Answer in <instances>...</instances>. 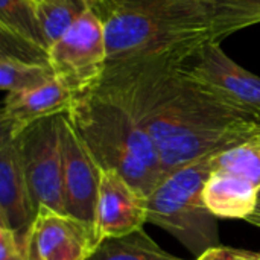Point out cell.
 Listing matches in <instances>:
<instances>
[{"label": "cell", "mask_w": 260, "mask_h": 260, "mask_svg": "<svg viewBox=\"0 0 260 260\" xmlns=\"http://www.w3.org/2000/svg\"><path fill=\"white\" fill-rule=\"evenodd\" d=\"M213 155L166 174L148 195V222L166 230L195 257L221 245L218 218L203 201Z\"/></svg>", "instance_id": "obj_4"}, {"label": "cell", "mask_w": 260, "mask_h": 260, "mask_svg": "<svg viewBox=\"0 0 260 260\" xmlns=\"http://www.w3.org/2000/svg\"><path fill=\"white\" fill-rule=\"evenodd\" d=\"M107 37L102 20L90 9L50 46L47 64L76 96L94 87L107 69Z\"/></svg>", "instance_id": "obj_6"}, {"label": "cell", "mask_w": 260, "mask_h": 260, "mask_svg": "<svg viewBox=\"0 0 260 260\" xmlns=\"http://www.w3.org/2000/svg\"><path fill=\"white\" fill-rule=\"evenodd\" d=\"M20 241L23 260H88L101 245L94 227L44 206Z\"/></svg>", "instance_id": "obj_7"}, {"label": "cell", "mask_w": 260, "mask_h": 260, "mask_svg": "<svg viewBox=\"0 0 260 260\" xmlns=\"http://www.w3.org/2000/svg\"><path fill=\"white\" fill-rule=\"evenodd\" d=\"M195 260H260V253L219 245L207 250L200 257H195Z\"/></svg>", "instance_id": "obj_20"}, {"label": "cell", "mask_w": 260, "mask_h": 260, "mask_svg": "<svg viewBox=\"0 0 260 260\" xmlns=\"http://www.w3.org/2000/svg\"><path fill=\"white\" fill-rule=\"evenodd\" d=\"M35 215L18 142L0 139V222L21 236Z\"/></svg>", "instance_id": "obj_12"}, {"label": "cell", "mask_w": 260, "mask_h": 260, "mask_svg": "<svg viewBox=\"0 0 260 260\" xmlns=\"http://www.w3.org/2000/svg\"><path fill=\"white\" fill-rule=\"evenodd\" d=\"M90 11V0H43L38 15L49 46L61 40L67 30ZM50 49V47H49Z\"/></svg>", "instance_id": "obj_18"}, {"label": "cell", "mask_w": 260, "mask_h": 260, "mask_svg": "<svg viewBox=\"0 0 260 260\" xmlns=\"http://www.w3.org/2000/svg\"><path fill=\"white\" fill-rule=\"evenodd\" d=\"M61 152L66 215L94 227L101 168L78 136L67 113L61 114Z\"/></svg>", "instance_id": "obj_9"}, {"label": "cell", "mask_w": 260, "mask_h": 260, "mask_svg": "<svg viewBox=\"0 0 260 260\" xmlns=\"http://www.w3.org/2000/svg\"><path fill=\"white\" fill-rule=\"evenodd\" d=\"M245 221L250 222V224H253V225H256V227H260V201L259 204H257V207H256V210Z\"/></svg>", "instance_id": "obj_22"}, {"label": "cell", "mask_w": 260, "mask_h": 260, "mask_svg": "<svg viewBox=\"0 0 260 260\" xmlns=\"http://www.w3.org/2000/svg\"><path fill=\"white\" fill-rule=\"evenodd\" d=\"M259 23L260 0H213V40L216 43Z\"/></svg>", "instance_id": "obj_17"}, {"label": "cell", "mask_w": 260, "mask_h": 260, "mask_svg": "<svg viewBox=\"0 0 260 260\" xmlns=\"http://www.w3.org/2000/svg\"><path fill=\"white\" fill-rule=\"evenodd\" d=\"M107 37V67L151 59L187 64L213 40V0H90Z\"/></svg>", "instance_id": "obj_2"}, {"label": "cell", "mask_w": 260, "mask_h": 260, "mask_svg": "<svg viewBox=\"0 0 260 260\" xmlns=\"http://www.w3.org/2000/svg\"><path fill=\"white\" fill-rule=\"evenodd\" d=\"M259 198L260 189L253 183L213 169L203 189V201L218 219H247L256 210Z\"/></svg>", "instance_id": "obj_13"}, {"label": "cell", "mask_w": 260, "mask_h": 260, "mask_svg": "<svg viewBox=\"0 0 260 260\" xmlns=\"http://www.w3.org/2000/svg\"><path fill=\"white\" fill-rule=\"evenodd\" d=\"M213 171L238 175L260 189V140L253 139L213 155Z\"/></svg>", "instance_id": "obj_19"}, {"label": "cell", "mask_w": 260, "mask_h": 260, "mask_svg": "<svg viewBox=\"0 0 260 260\" xmlns=\"http://www.w3.org/2000/svg\"><path fill=\"white\" fill-rule=\"evenodd\" d=\"M20 250V236L0 222V260H6Z\"/></svg>", "instance_id": "obj_21"}, {"label": "cell", "mask_w": 260, "mask_h": 260, "mask_svg": "<svg viewBox=\"0 0 260 260\" xmlns=\"http://www.w3.org/2000/svg\"><path fill=\"white\" fill-rule=\"evenodd\" d=\"M37 2H38V3H40V2H43V0H37Z\"/></svg>", "instance_id": "obj_24"}, {"label": "cell", "mask_w": 260, "mask_h": 260, "mask_svg": "<svg viewBox=\"0 0 260 260\" xmlns=\"http://www.w3.org/2000/svg\"><path fill=\"white\" fill-rule=\"evenodd\" d=\"M104 76L128 91L155 145L163 177L259 137V119L203 84L186 64L151 59L108 66Z\"/></svg>", "instance_id": "obj_1"}, {"label": "cell", "mask_w": 260, "mask_h": 260, "mask_svg": "<svg viewBox=\"0 0 260 260\" xmlns=\"http://www.w3.org/2000/svg\"><path fill=\"white\" fill-rule=\"evenodd\" d=\"M259 201H260V198H259Z\"/></svg>", "instance_id": "obj_25"}, {"label": "cell", "mask_w": 260, "mask_h": 260, "mask_svg": "<svg viewBox=\"0 0 260 260\" xmlns=\"http://www.w3.org/2000/svg\"><path fill=\"white\" fill-rule=\"evenodd\" d=\"M259 140H260V119H259Z\"/></svg>", "instance_id": "obj_23"}, {"label": "cell", "mask_w": 260, "mask_h": 260, "mask_svg": "<svg viewBox=\"0 0 260 260\" xmlns=\"http://www.w3.org/2000/svg\"><path fill=\"white\" fill-rule=\"evenodd\" d=\"M2 35L14 38L47 58L49 43L44 35L37 0H0Z\"/></svg>", "instance_id": "obj_14"}, {"label": "cell", "mask_w": 260, "mask_h": 260, "mask_svg": "<svg viewBox=\"0 0 260 260\" xmlns=\"http://www.w3.org/2000/svg\"><path fill=\"white\" fill-rule=\"evenodd\" d=\"M67 116L99 168L117 169L146 195L160 183L163 169L155 145L117 81L102 76L75 98Z\"/></svg>", "instance_id": "obj_3"}, {"label": "cell", "mask_w": 260, "mask_h": 260, "mask_svg": "<svg viewBox=\"0 0 260 260\" xmlns=\"http://www.w3.org/2000/svg\"><path fill=\"white\" fill-rule=\"evenodd\" d=\"M75 98L58 78L34 90L8 93L0 116V139H15L37 120L67 113Z\"/></svg>", "instance_id": "obj_11"}, {"label": "cell", "mask_w": 260, "mask_h": 260, "mask_svg": "<svg viewBox=\"0 0 260 260\" xmlns=\"http://www.w3.org/2000/svg\"><path fill=\"white\" fill-rule=\"evenodd\" d=\"M56 79L47 62L27 61L11 55L0 58V87L8 93L34 90Z\"/></svg>", "instance_id": "obj_16"}, {"label": "cell", "mask_w": 260, "mask_h": 260, "mask_svg": "<svg viewBox=\"0 0 260 260\" xmlns=\"http://www.w3.org/2000/svg\"><path fill=\"white\" fill-rule=\"evenodd\" d=\"M186 67L225 101L260 119V78L235 62L221 43L204 46Z\"/></svg>", "instance_id": "obj_10"}, {"label": "cell", "mask_w": 260, "mask_h": 260, "mask_svg": "<svg viewBox=\"0 0 260 260\" xmlns=\"http://www.w3.org/2000/svg\"><path fill=\"white\" fill-rule=\"evenodd\" d=\"M148 222V195L117 169L101 168L94 233L99 244L142 230Z\"/></svg>", "instance_id": "obj_8"}, {"label": "cell", "mask_w": 260, "mask_h": 260, "mask_svg": "<svg viewBox=\"0 0 260 260\" xmlns=\"http://www.w3.org/2000/svg\"><path fill=\"white\" fill-rule=\"evenodd\" d=\"M88 260H184L166 253L146 232L137 230L122 238L104 241Z\"/></svg>", "instance_id": "obj_15"}, {"label": "cell", "mask_w": 260, "mask_h": 260, "mask_svg": "<svg viewBox=\"0 0 260 260\" xmlns=\"http://www.w3.org/2000/svg\"><path fill=\"white\" fill-rule=\"evenodd\" d=\"M61 114L37 120L15 137L35 210L44 206L58 213H66Z\"/></svg>", "instance_id": "obj_5"}]
</instances>
